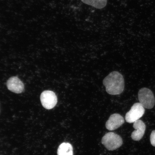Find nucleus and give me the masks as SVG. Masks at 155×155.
Masks as SVG:
<instances>
[{
	"mask_svg": "<svg viewBox=\"0 0 155 155\" xmlns=\"http://www.w3.org/2000/svg\"><path fill=\"white\" fill-rule=\"evenodd\" d=\"M108 94L118 95L121 94L124 89V81L123 75L118 71H113L108 75L103 81Z\"/></svg>",
	"mask_w": 155,
	"mask_h": 155,
	"instance_id": "obj_1",
	"label": "nucleus"
},
{
	"mask_svg": "<svg viewBox=\"0 0 155 155\" xmlns=\"http://www.w3.org/2000/svg\"><path fill=\"white\" fill-rule=\"evenodd\" d=\"M102 143L108 150H114L120 147L123 141L119 135L113 132H109L102 137Z\"/></svg>",
	"mask_w": 155,
	"mask_h": 155,
	"instance_id": "obj_2",
	"label": "nucleus"
},
{
	"mask_svg": "<svg viewBox=\"0 0 155 155\" xmlns=\"http://www.w3.org/2000/svg\"><path fill=\"white\" fill-rule=\"evenodd\" d=\"M138 97L139 103L144 108L150 109L154 107L155 97L150 89L146 88L141 89L138 92Z\"/></svg>",
	"mask_w": 155,
	"mask_h": 155,
	"instance_id": "obj_3",
	"label": "nucleus"
},
{
	"mask_svg": "<svg viewBox=\"0 0 155 155\" xmlns=\"http://www.w3.org/2000/svg\"><path fill=\"white\" fill-rule=\"evenodd\" d=\"M145 108L140 103H136L131 107L130 110L125 116V120L127 123H134L142 117L144 114Z\"/></svg>",
	"mask_w": 155,
	"mask_h": 155,
	"instance_id": "obj_4",
	"label": "nucleus"
},
{
	"mask_svg": "<svg viewBox=\"0 0 155 155\" xmlns=\"http://www.w3.org/2000/svg\"><path fill=\"white\" fill-rule=\"evenodd\" d=\"M40 100L43 107L48 110L55 107L58 102L55 93L51 91H45L42 92L41 94Z\"/></svg>",
	"mask_w": 155,
	"mask_h": 155,
	"instance_id": "obj_5",
	"label": "nucleus"
},
{
	"mask_svg": "<svg viewBox=\"0 0 155 155\" xmlns=\"http://www.w3.org/2000/svg\"><path fill=\"white\" fill-rule=\"evenodd\" d=\"M124 118L119 114H114L110 116L106 122V127L110 131H113L120 127L124 123Z\"/></svg>",
	"mask_w": 155,
	"mask_h": 155,
	"instance_id": "obj_6",
	"label": "nucleus"
},
{
	"mask_svg": "<svg viewBox=\"0 0 155 155\" xmlns=\"http://www.w3.org/2000/svg\"><path fill=\"white\" fill-rule=\"evenodd\" d=\"M8 89L15 94H21L24 91V85L20 79L16 77H12L8 79L7 82Z\"/></svg>",
	"mask_w": 155,
	"mask_h": 155,
	"instance_id": "obj_7",
	"label": "nucleus"
},
{
	"mask_svg": "<svg viewBox=\"0 0 155 155\" xmlns=\"http://www.w3.org/2000/svg\"><path fill=\"white\" fill-rule=\"evenodd\" d=\"M133 127L135 130L132 133V139L135 141L140 140L144 134L146 125L142 121L138 120L134 123Z\"/></svg>",
	"mask_w": 155,
	"mask_h": 155,
	"instance_id": "obj_8",
	"label": "nucleus"
},
{
	"mask_svg": "<svg viewBox=\"0 0 155 155\" xmlns=\"http://www.w3.org/2000/svg\"><path fill=\"white\" fill-rule=\"evenodd\" d=\"M58 155H73V148L68 143H63L59 145L57 151Z\"/></svg>",
	"mask_w": 155,
	"mask_h": 155,
	"instance_id": "obj_9",
	"label": "nucleus"
},
{
	"mask_svg": "<svg viewBox=\"0 0 155 155\" xmlns=\"http://www.w3.org/2000/svg\"><path fill=\"white\" fill-rule=\"evenodd\" d=\"M83 3L92 6L97 9H102L105 7L107 0H81Z\"/></svg>",
	"mask_w": 155,
	"mask_h": 155,
	"instance_id": "obj_10",
	"label": "nucleus"
},
{
	"mask_svg": "<svg viewBox=\"0 0 155 155\" xmlns=\"http://www.w3.org/2000/svg\"><path fill=\"white\" fill-rule=\"evenodd\" d=\"M150 141L151 144L155 147V130L152 131L151 134Z\"/></svg>",
	"mask_w": 155,
	"mask_h": 155,
	"instance_id": "obj_11",
	"label": "nucleus"
}]
</instances>
